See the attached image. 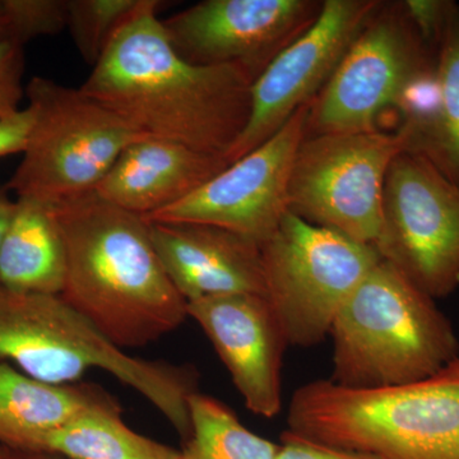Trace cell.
<instances>
[{
    "instance_id": "obj_6",
    "label": "cell",
    "mask_w": 459,
    "mask_h": 459,
    "mask_svg": "<svg viewBox=\"0 0 459 459\" xmlns=\"http://www.w3.org/2000/svg\"><path fill=\"white\" fill-rule=\"evenodd\" d=\"M33 124L5 188L56 204L95 192L126 147L147 137L81 89L45 77L26 87Z\"/></svg>"
},
{
    "instance_id": "obj_1",
    "label": "cell",
    "mask_w": 459,
    "mask_h": 459,
    "mask_svg": "<svg viewBox=\"0 0 459 459\" xmlns=\"http://www.w3.org/2000/svg\"><path fill=\"white\" fill-rule=\"evenodd\" d=\"M160 4L138 2L80 89L147 137L225 156L249 120L252 78L180 56Z\"/></svg>"
},
{
    "instance_id": "obj_24",
    "label": "cell",
    "mask_w": 459,
    "mask_h": 459,
    "mask_svg": "<svg viewBox=\"0 0 459 459\" xmlns=\"http://www.w3.org/2000/svg\"><path fill=\"white\" fill-rule=\"evenodd\" d=\"M25 57L23 47L16 42H0V120L21 110L26 89L23 87Z\"/></svg>"
},
{
    "instance_id": "obj_3",
    "label": "cell",
    "mask_w": 459,
    "mask_h": 459,
    "mask_svg": "<svg viewBox=\"0 0 459 459\" xmlns=\"http://www.w3.org/2000/svg\"><path fill=\"white\" fill-rule=\"evenodd\" d=\"M0 361L50 385L82 382L99 369L131 386L188 439L193 365L147 360L115 346L60 295L18 291L0 283Z\"/></svg>"
},
{
    "instance_id": "obj_7",
    "label": "cell",
    "mask_w": 459,
    "mask_h": 459,
    "mask_svg": "<svg viewBox=\"0 0 459 459\" xmlns=\"http://www.w3.org/2000/svg\"><path fill=\"white\" fill-rule=\"evenodd\" d=\"M261 250L265 300L287 346L303 349L325 340L347 299L382 261L373 246L291 212Z\"/></svg>"
},
{
    "instance_id": "obj_17",
    "label": "cell",
    "mask_w": 459,
    "mask_h": 459,
    "mask_svg": "<svg viewBox=\"0 0 459 459\" xmlns=\"http://www.w3.org/2000/svg\"><path fill=\"white\" fill-rule=\"evenodd\" d=\"M114 398L95 383L50 385L0 361V446L41 451L78 413Z\"/></svg>"
},
{
    "instance_id": "obj_11",
    "label": "cell",
    "mask_w": 459,
    "mask_h": 459,
    "mask_svg": "<svg viewBox=\"0 0 459 459\" xmlns=\"http://www.w3.org/2000/svg\"><path fill=\"white\" fill-rule=\"evenodd\" d=\"M310 104L273 137L231 162L179 204L143 217L152 223H204L264 243L289 212V186Z\"/></svg>"
},
{
    "instance_id": "obj_9",
    "label": "cell",
    "mask_w": 459,
    "mask_h": 459,
    "mask_svg": "<svg viewBox=\"0 0 459 459\" xmlns=\"http://www.w3.org/2000/svg\"><path fill=\"white\" fill-rule=\"evenodd\" d=\"M407 151L409 135L401 129L304 137L290 178L289 212L374 247L386 175Z\"/></svg>"
},
{
    "instance_id": "obj_15",
    "label": "cell",
    "mask_w": 459,
    "mask_h": 459,
    "mask_svg": "<svg viewBox=\"0 0 459 459\" xmlns=\"http://www.w3.org/2000/svg\"><path fill=\"white\" fill-rule=\"evenodd\" d=\"M150 234L169 279L186 303L264 296L261 244L252 238L204 223L152 222Z\"/></svg>"
},
{
    "instance_id": "obj_27",
    "label": "cell",
    "mask_w": 459,
    "mask_h": 459,
    "mask_svg": "<svg viewBox=\"0 0 459 459\" xmlns=\"http://www.w3.org/2000/svg\"><path fill=\"white\" fill-rule=\"evenodd\" d=\"M33 124V113L29 107L7 119L0 120V159L23 153Z\"/></svg>"
},
{
    "instance_id": "obj_20",
    "label": "cell",
    "mask_w": 459,
    "mask_h": 459,
    "mask_svg": "<svg viewBox=\"0 0 459 459\" xmlns=\"http://www.w3.org/2000/svg\"><path fill=\"white\" fill-rule=\"evenodd\" d=\"M437 105L430 123L409 152L428 159L459 186V4L444 31L437 56Z\"/></svg>"
},
{
    "instance_id": "obj_21",
    "label": "cell",
    "mask_w": 459,
    "mask_h": 459,
    "mask_svg": "<svg viewBox=\"0 0 459 459\" xmlns=\"http://www.w3.org/2000/svg\"><path fill=\"white\" fill-rule=\"evenodd\" d=\"M192 431L178 459H274L280 444L253 433L221 401L197 392L189 398Z\"/></svg>"
},
{
    "instance_id": "obj_29",
    "label": "cell",
    "mask_w": 459,
    "mask_h": 459,
    "mask_svg": "<svg viewBox=\"0 0 459 459\" xmlns=\"http://www.w3.org/2000/svg\"><path fill=\"white\" fill-rule=\"evenodd\" d=\"M0 459H66L56 453L42 451H23L0 446Z\"/></svg>"
},
{
    "instance_id": "obj_12",
    "label": "cell",
    "mask_w": 459,
    "mask_h": 459,
    "mask_svg": "<svg viewBox=\"0 0 459 459\" xmlns=\"http://www.w3.org/2000/svg\"><path fill=\"white\" fill-rule=\"evenodd\" d=\"M322 0H204L162 21L193 65H237L253 82L318 20Z\"/></svg>"
},
{
    "instance_id": "obj_19",
    "label": "cell",
    "mask_w": 459,
    "mask_h": 459,
    "mask_svg": "<svg viewBox=\"0 0 459 459\" xmlns=\"http://www.w3.org/2000/svg\"><path fill=\"white\" fill-rule=\"evenodd\" d=\"M41 451L66 459H178L180 453L129 428L117 398L78 413L47 437Z\"/></svg>"
},
{
    "instance_id": "obj_4",
    "label": "cell",
    "mask_w": 459,
    "mask_h": 459,
    "mask_svg": "<svg viewBox=\"0 0 459 459\" xmlns=\"http://www.w3.org/2000/svg\"><path fill=\"white\" fill-rule=\"evenodd\" d=\"M287 425L314 442L379 459H459V358L404 385L307 383L292 394Z\"/></svg>"
},
{
    "instance_id": "obj_14",
    "label": "cell",
    "mask_w": 459,
    "mask_h": 459,
    "mask_svg": "<svg viewBox=\"0 0 459 459\" xmlns=\"http://www.w3.org/2000/svg\"><path fill=\"white\" fill-rule=\"evenodd\" d=\"M188 316L210 338L247 410L276 418L282 409L281 368L289 346L264 296L190 301Z\"/></svg>"
},
{
    "instance_id": "obj_5",
    "label": "cell",
    "mask_w": 459,
    "mask_h": 459,
    "mask_svg": "<svg viewBox=\"0 0 459 459\" xmlns=\"http://www.w3.org/2000/svg\"><path fill=\"white\" fill-rule=\"evenodd\" d=\"M329 334V380L346 388L410 385L459 358L451 320L434 299L383 259L347 299Z\"/></svg>"
},
{
    "instance_id": "obj_26",
    "label": "cell",
    "mask_w": 459,
    "mask_h": 459,
    "mask_svg": "<svg viewBox=\"0 0 459 459\" xmlns=\"http://www.w3.org/2000/svg\"><path fill=\"white\" fill-rule=\"evenodd\" d=\"M274 459H379L367 453L346 451L307 439L286 430Z\"/></svg>"
},
{
    "instance_id": "obj_25",
    "label": "cell",
    "mask_w": 459,
    "mask_h": 459,
    "mask_svg": "<svg viewBox=\"0 0 459 459\" xmlns=\"http://www.w3.org/2000/svg\"><path fill=\"white\" fill-rule=\"evenodd\" d=\"M403 5L420 35L437 53L457 3L452 0H403Z\"/></svg>"
},
{
    "instance_id": "obj_30",
    "label": "cell",
    "mask_w": 459,
    "mask_h": 459,
    "mask_svg": "<svg viewBox=\"0 0 459 459\" xmlns=\"http://www.w3.org/2000/svg\"><path fill=\"white\" fill-rule=\"evenodd\" d=\"M2 41H8V26L4 4H3V0H0V42Z\"/></svg>"
},
{
    "instance_id": "obj_8",
    "label": "cell",
    "mask_w": 459,
    "mask_h": 459,
    "mask_svg": "<svg viewBox=\"0 0 459 459\" xmlns=\"http://www.w3.org/2000/svg\"><path fill=\"white\" fill-rule=\"evenodd\" d=\"M437 53L400 2H380L310 102L305 137L382 131L380 117L397 108L411 84L437 66Z\"/></svg>"
},
{
    "instance_id": "obj_23",
    "label": "cell",
    "mask_w": 459,
    "mask_h": 459,
    "mask_svg": "<svg viewBox=\"0 0 459 459\" xmlns=\"http://www.w3.org/2000/svg\"><path fill=\"white\" fill-rule=\"evenodd\" d=\"M8 41L25 45L33 39L54 36L66 29L68 0H3Z\"/></svg>"
},
{
    "instance_id": "obj_2",
    "label": "cell",
    "mask_w": 459,
    "mask_h": 459,
    "mask_svg": "<svg viewBox=\"0 0 459 459\" xmlns=\"http://www.w3.org/2000/svg\"><path fill=\"white\" fill-rule=\"evenodd\" d=\"M65 238L63 299L119 349H142L180 327L188 303L157 255L150 223L95 192L53 204Z\"/></svg>"
},
{
    "instance_id": "obj_16",
    "label": "cell",
    "mask_w": 459,
    "mask_h": 459,
    "mask_svg": "<svg viewBox=\"0 0 459 459\" xmlns=\"http://www.w3.org/2000/svg\"><path fill=\"white\" fill-rule=\"evenodd\" d=\"M229 165L222 155L144 137L123 151L95 193L108 204L147 217L188 198Z\"/></svg>"
},
{
    "instance_id": "obj_10",
    "label": "cell",
    "mask_w": 459,
    "mask_h": 459,
    "mask_svg": "<svg viewBox=\"0 0 459 459\" xmlns=\"http://www.w3.org/2000/svg\"><path fill=\"white\" fill-rule=\"evenodd\" d=\"M374 247L434 300L459 287V186L424 156L402 152L386 175Z\"/></svg>"
},
{
    "instance_id": "obj_13",
    "label": "cell",
    "mask_w": 459,
    "mask_h": 459,
    "mask_svg": "<svg viewBox=\"0 0 459 459\" xmlns=\"http://www.w3.org/2000/svg\"><path fill=\"white\" fill-rule=\"evenodd\" d=\"M382 0H325L318 20L274 57L252 84L249 120L225 159L261 146L325 89L350 45Z\"/></svg>"
},
{
    "instance_id": "obj_22",
    "label": "cell",
    "mask_w": 459,
    "mask_h": 459,
    "mask_svg": "<svg viewBox=\"0 0 459 459\" xmlns=\"http://www.w3.org/2000/svg\"><path fill=\"white\" fill-rule=\"evenodd\" d=\"M140 0H68L66 29L84 62L95 65Z\"/></svg>"
},
{
    "instance_id": "obj_28",
    "label": "cell",
    "mask_w": 459,
    "mask_h": 459,
    "mask_svg": "<svg viewBox=\"0 0 459 459\" xmlns=\"http://www.w3.org/2000/svg\"><path fill=\"white\" fill-rule=\"evenodd\" d=\"M14 204L16 201L11 198V192L5 186H0V246H2L3 238H4L9 221H11Z\"/></svg>"
},
{
    "instance_id": "obj_18",
    "label": "cell",
    "mask_w": 459,
    "mask_h": 459,
    "mask_svg": "<svg viewBox=\"0 0 459 459\" xmlns=\"http://www.w3.org/2000/svg\"><path fill=\"white\" fill-rule=\"evenodd\" d=\"M65 276V238L53 204L17 198L0 246V283L18 291L60 295Z\"/></svg>"
}]
</instances>
